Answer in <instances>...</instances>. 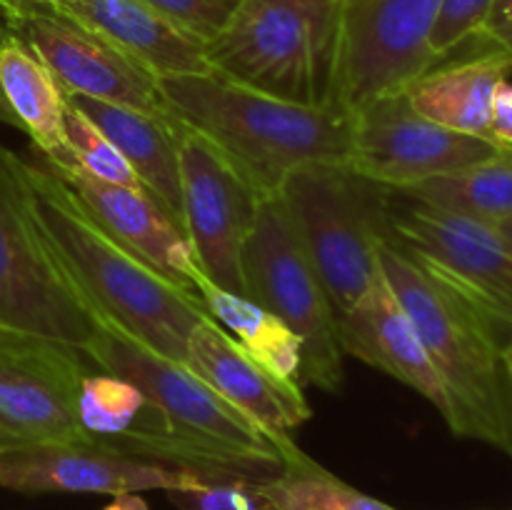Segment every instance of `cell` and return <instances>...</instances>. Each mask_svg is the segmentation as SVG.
I'll list each match as a JSON object with an SVG mask.
<instances>
[{
	"label": "cell",
	"instance_id": "3957f363",
	"mask_svg": "<svg viewBox=\"0 0 512 510\" xmlns=\"http://www.w3.org/2000/svg\"><path fill=\"white\" fill-rule=\"evenodd\" d=\"M378 263L443 380L448 428L512 458V385L498 325L393 240L380 243Z\"/></svg>",
	"mask_w": 512,
	"mask_h": 510
},
{
	"label": "cell",
	"instance_id": "7402d4cb",
	"mask_svg": "<svg viewBox=\"0 0 512 510\" xmlns=\"http://www.w3.org/2000/svg\"><path fill=\"white\" fill-rule=\"evenodd\" d=\"M68 98L43 60L10 33L0 43V120L33 140L48 160L70 158L65 138Z\"/></svg>",
	"mask_w": 512,
	"mask_h": 510
},
{
	"label": "cell",
	"instance_id": "ba28073f",
	"mask_svg": "<svg viewBox=\"0 0 512 510\" xmlns=\"http://www.w3.org/2000/svg\"><path fill=\"white\" fill-rule=\"evenodd\" d=\"M440 0H338L335 103L355 113L408 88L435 65Z\"/></svg>",
	"mask_w": 512,
	"mask_h": 510
},
{
	"label": "cell",
	"instance_id": "30bf717a",
	"mask_svg": "<svg viewBox=\"0 0 512 510\" xmlns=\"http://www.w3.org/2000/svg\"><path fill=\"white\" fill-rule=\"evenodd\" d=\"M180 225L210 283L245 295L243 250L260 195L210 140L180 123Z\"/></svg>",
	"mask_w": 512,
	"mask_h": 510
},
{
	"label": "cell",
	"instance_id": "6da1fadb",
	"mask_svg": "<svg viewBox=\"0 0 512 510\" xmlns=\"http://www.w3.org/2000/svg\"><path fill=\"white\" fill-rule=\"evenodd\" d=\"M30 205L50 248L90 305L113 328L153 353L185 363L188 338L210 318L198 295L180 288L108 233L43 158H23Z\"/></svg>",
	"mask_w": 512,
	"mask_h": 510
},
{
	"label": "cell",
	"instance_id": "e0dca14e",
	"mask_svg": "<svg viewBox=\"0 0 512 510\" xmlns=\"http://www.w3.org/2000/svg\"><path fill=\"white\" fill-rule=\"evenodd\" d=\"M43 160L73 190V195L93 215L95 223L103 225L113 238L128 245L135 255L160 270L165 278L198 295L193 283L203 270L195 263L193 248L183 228L170 218L155 195H150L145 188H130V185L95 178L73 158Z\"/></svg>",
	"mask_w": 512,
	"mask_h": 510
},
{
	"label": "cell",
	"instance_id": "8fae6325",
	"mask_svg": "<svg viewBox=\"0 0 512 510\" xmlns=\"http://www.w3.org/2000/svg\"><path fill=\"white\" fill-rule=\"evenodd\" d=\"M500 150L493 140L455 133L423 118L405 90H398L355 110L348 165L383 188L405 190L483 163Z\"/></svg>",
	"mask_w": 512,
	"mask_h": 510
},
{
	"label": "cell",
	"instance_id": "7a4b0ae2",
	"mask_svg": "<svg viewBox=\"0 0 512 510\" xmlns=\"http://www.w3.org/2000/svg\"><path fill=\"white\" fill-rule=\"evenodd\" d=\"M165 110L215 145L260 195H275L305 163H348L353 113L343 105H300L245 88L218 73L158 78Z\"/></svg>",
	"mask_w": 512,
	"mask_h": 510
},
{
	"label": "cell",
	"instance_id": "836d02e7",
	"mask_svg": "<svg viewBox=\"0 0 512 510\" xmlns=\"http://www.w3.org/2000/svg\"><path fill=\"white\" fill-rule=\"evenodd\" d=\"M103 510H150L145 498H140L138 493H123V495H115L113 503L105 505Z\"/></svg>",
	"mask_w": 512,
	"mask_h": 510
},
{
	"label": "cell",
	"instance_id": "ffe728a7",
	"mask_svg": "<svg viewBox=\"0 0 512 510\" xmlns=\"http://www.w3.org/2000/svg\"><path fill=\"white\" fill-rule=\"evenodd\" d=\"M88 115L123 153L150 195L180 225V123L173 115H153L128 105L105 103L85 95H65ZM183 228V225H180Z\"/></svg>",
	"mask_w": 512,
	"mask_h": 510
},
{
	"label": "cell",
	"instance_id": "484cf974",
	"mask_svg": "<svg viewBox=\"0 0 512 510\" xmlns=\"http://www.w3.org/2000/svg\"><path fill=\"white\" fill-rule=\"evenodd\" d=\"M148 400L128 380L110 373H85L78 393L80 425L93 438H113L133 428Z\"/></svg>",
	"mask_w": 512,
	"mask_h": 510
},
{
	"label": "cell",
	"instance_id": "4dcf8cb0",
	"mask_svg": "<svg viewBox=\"0 0 512 510\" xmlns=\"http://www.w3.org/2000/svg\"><path fill=\"white\" fill-rule=\"evenodd\" d=\"M478 40L512 58V0H493V8Z\"/></svg>",
	"mask_w": 512,
	"mask_h": 510
},
{
	"label": "cell",
	"instance_id": "52a82bcc",
	"mask_svg": "<svg viewBox=\"0 0 512 510\" xmlns=\"http://www.w3.org/2000/svg\"><path fill=\"white\" fill-rule=\"evenodd\" d=\"M243 275L248 298L278 315L303 343L300 383L338 393L343 385L338 318L278 193L260 200L245 240Z\"/></svg>",
	"mask_w": 512,
	"mask_h": 510
},
{
	"label": "cell",
	"instance_id": "5b68a950",
	"mask_svg": "<svg viewBox=\"0 0 512 510\" xmlns=\"http://www.w3.org/2000/svg\"><path fill=\"white\" fill-rule=\"evenodd\" d=\"M290 225L328 293L335 318L378 278V248L390 240V190L348 163H305L278 188Z\"/></svg>",
	"mask_w": 512,
	"mask_h": 510
},
{
	"label": "cell",
	"instance_id": "f1b7e54d",
	"mask_svg": "<svg viewBox=\"0 0 512 510\" xmlns=\"http://www.w3.org/2000/svg\"><path fill=\"white\" fill-rule=\"evenodd\" d=\"M260 485L248 480L205 483L190 490H168V500L178 510H273Z\"/></svg>",
	"mask_w": 512,
	"mask_h": 510
},
{
	"label": "cell",
	"instance_id": "83f0119b",
	"mask_svg": "<svg viewBox=\"0 0 512 510\" xmlns=\"http://www.w3.org/2000/svg\"><path fill=\"white\" fill-rule=\"evenodd\" d=\"M493 0H440L435 15L430 48H433L435 65L440 60L453 58L468 40H478L485 28Z\"/></svg>",
	"mask_w": 512,
	"mask_h": 510
},
{
	"label": "cell",
	"instance_id": "f546056e",
	"mask_svg": "<svg viewBox=\"0 0 512 510\" xmlns=\"http://www.w3.org/2000/svg\"><path fill=\"white\" fill-rule=\"evenodd\" d=\"M208 43L233 13L238 0H140Z\"/></svg>",
	"mask_w": 512,
	"mask_h": 510
},
{
	"label": "cell",
	"instance_id": "d590c367",
	"mask_svg": "<svg viewBox=\"0 0 512 510\" xmlns=\"http://www.w3.org/2000/svg\"><path fill=\"white\" fill-rule=\"evenodd\" d=\"M503 363H505V373H508L510 385H512V338L503 343Z\"/></svg>",
	"mask_w": 512,
	"mask_h": 510
},
{
	"label": "cell",
	"instance_id": "7c38bea8",
	"mask_svg": "<svg viewBox=\"0 0 512 510\" xmlns=\"http://www.w3.org/2000/svg\"><path fill=\"white\" fill-rule=\"evenodd\" d=\"M80 355L98 365L103 373L133 383L170 428L233 448L280 455L273 440L258 425L250 423L185 363L153 353L113 328H100Z\"/></svg>",
	"mask_w": 512,
	"mask_h": 510
},
{
	"label": "cell",
	"instance_id": "cb8c5ba5",
	"mask_svg": "<svg viewBox=\"0 0 512 510\" xmlns=\"http://www.w3.org/2000/svg\"><path fill=\"white\" fill-rule=\"evenodd\" d=\"M400 193L445 213L495 225L512 215V150H500L483 163L423 180Z\"/></svg>",
	"mask_w": 512,
	"mask_h": 510
},
{
	"label": "cell",
	"instance_id": "8d00e7d4",
	"mask_svg": "<svg viewBox=\"0 0 512 510\" xmlns=\"http://www.w3.org/2000/svg\"><path fill=\"white\" fill-rule=\"evenodd\" d=\"M10 35V28H8V20L3 18V15H0V43H3L5 38H8Z\"/></svg>",
	"mask_w": 512,
	"mask_h": 510
},
{
	"label": "cell",
	"instance_id": "2e32d148",
	"mask_svg": "<svg viewBox=\"0 0 512 510\" xmlns=\"http://www.w3.org/2000/svg\"><path fill=\"white\" fill-rule=\"evenodd\" d=\"M185 365L273 440L283 465L303 458L305 453L290 438L313 415L303 385L263 368L213 318L200 320L190 333Z\"/></svg>",
	"mask_w": 512,
	"mask_h": 510
},
{
	"label": "cell",
	"instance_id": "603a6c76",
	"mask_svg": "<svg viewBox=\"0 0 512 510\" xmlns=\"http://www.w3.org/2000/svg\"><path fill=\"white\" fill-rule=\"evenodd\" d=\"M193 285L210 318L220 328L228 330L235 343L250 358L258 360L263 368H268L278 378L300 383L303 343L278 315H273L245 295H235L220 285L210 283L203 273L195 278Z\"/></svg>",
	"mask_w": 512,
	"mask_h": 510
},
{
	"label": "cell",
	"instance_id": "9c48e42d",
	"mask_svg": "<svg viewBox=\"0 0 512 510\" xmlns=\"http://www.w3.org/2000/svg\"><path fill=\"white\" fill-rule=\"evenodd\" d=\"M388 220L395 245L498 328L512 330V253L493 225L445 213L400 190H390Z\"/></svg>",
	"mask_w": 512,
	"mask_h": 510
},
{
	"label": "cell",
	"instance_id": "44dd1931",
	"mask_svg": "<svg viewBox=\"0 0 512 510\" xmlns=\"http://www.w3.org/2000/svg\"><path fill=\"white\" fill-rule=\"evenodd\" d=\"M512 58L483 48L468 58H448L405 88L415 113L455 133L488 138L495 90L510 80Z\"/></svg>",
	"mask_w": 512,
	"mask_h": 510
},
{
	"label": "cell",
	"instance_id": "d6a6232c",
	"mask_svg": "<svg viewBox=\"0 0 512 510\" xmlns=\"http://www.w3.org/2000/svg\"><path fill=\"white\" fill-rule=\"evenodd\" d=\"M55 0H0V15L8 23L23 18V15L35 13V10H53Z\"/></svg>",
	"mask_w": 512,
	"mask_h": 510
},
{
	"label": "cell",
	"instance_id": "4316f807",
	"mask_svg": "<svg viewBox=\"0 0 512 510\" xmlns=\"http://www.w3.org/2000/svg\"><path fill=\"white\" fill-rule=\"evenodd\" d=\"M65 138H68L70 158L93 173L95 178L108 180V183L130 185V188H145L128 160L123 158L113 140L93 123L85 113H80L75 105L68 103L65 110Z\"/></svg>",
	"mask_w": 512,
	"mask_h": 510
},
{
	"label": "cell",
	"instance_id": "1f68e13d",
	"mask_svg": "<svg viewBox=\"0 0 512 510\" xmlns=\"http://www.w3.org/2000/svg\"><path fill=\"white\" fill-rule=\"evenodd\" d=\"M488 138L498 148L512 150V83L503 80L495 90L493 110H490V130Z\"/></svg>",
	"mask_w": 512,
	"mask_h": 510
},
{
	"label": "cell",
	"instance_id": "d4e9b609",
	"mask_svg": "<svg viewBox=\"0 0 512 510\" xmlns=\"http://www.w3.org/2000/svg\"><path fill=\"white\" fill-rule=\"evenodd\" d=\"M273 510H398L355 490L303 455L260 485Z\"/></svg>",
	"mask_w": 512,
	"mask_h": 510
},
{
	"label": "cell",
	"instance_id": "8992f818",
	"mask_svg": "<svg viewBox=\"0 0 512 510\" xmlns=\"http://www.w3.org/2000/svg\"><path fill=\"white\" fill-rule=\"evenodd\" d=\"M0 330L80 350L100 325L33 213L23 158L0 143Z\"/></svg>",
	"mask_w": 512,
	"mask_h": 510
},
{
	"label": "cell",
	"instance_id": "74e56055",
	"mask_svg": "<svg viewBox=\"0 0 512 510\" xmlns=\"http://www.w3.org/2000/svg\"><path fill=\"white\" fill-rule=\"evenodd\" d=\"M5 445H13V443H10V440L5 438V433H3V430H0V448H5Z\"/></svg>",
	"mask_w": 512,
	"mask_h": 510
},
{
	"label": "cell",
	"instance_id": "277c9868",
	"mask_svg": "<svg viewBox=\"0 0 512 510\" xmlns=\"http://www.w3.org/2000/svg\"><path fill=\"white\" fill-rule=\"evenodd\" d=\"M338 0H238L205 43L213 73L300 105L335 103Z\"/></svg>",
	"mask_w": 512,
	"mask_h": 510
},
{
	"label": "cell",
	"instance_id": "d6986e66",
	"mask_svg": "<svg viewBox=\"0 0 512 510\" xmlns=\"http://www.w3.org/2000/svg\"><path fill=\"white\" fill-rule=\"evenodd\" d=\"M53 10L98 33L155 78L213 73L205 40L140 0H55Z\"/></svg>",
	"mask_w": 512,
	"mask_h": 510
},
{
	"label": "cell",
	"instance_id": "4fadbf2b",
	"mask_svg": "<svg viewBox=\"0 0 512 510\" xmlns=\"http://www.w3.org/2000/svg\"><path fill=\"white\" fill-rule=\"evenodd\" d=\"M83 355L35 335L0 330V430L18 443L90 438L78 418Z\"/></svg>",
	"mask_w": 512,
	"mask_h": 510
},
{
	"label": "cell",
	"instance_id": "5bb4252c",
	"mask_svg": "<svg viewBox=\"0 0 512 510\" xmlns=\"http://www.w3.org/2000/svg\"><path fill=\"white\" fill-rule=\"evenodd\" d=\"M0 485L15 493H143L205 485L188 470L150 463L98 438L73 443H18L0 448Z\"/></svg>",
	"mask_w": 512,
	"mask_h": 510
},
{
	"label": "cell",
	"instance_id": "9a60e30c",
	"mask_svg": "<svg viewBox=\"0 0 512 510\" xmlns=\"http://www.w3.org/2000/svg\"><path fill=\"white\" fill-rule=\"evenodd\" d=\"M53 73L65 95L128 105L153 115H168L158 78L93 30L55 10H35L8 23Z\"/></svg>",
	"mask_w": 512,
	"mask_h": 510
},
{
	"label": "cell",
	"instance_id": "e575fe53",
	"mask_svg": "<svg viewBox=\"0 0 512 510\" xmlns=\"http://www.w3.org/2000/svg\"><path fill=\"white\" fill-rule=\"evenodd\" d=\"M493 230H495V233H498V238L503 240L505 248H508L510 253H512V215H510V218L498 220V223L493 225Z\"/></svg>",
	"mask_w": 512,
	"mask_h": 510
},
{
	"label": "cell",
	"instance_id": "ac0fdd59",
	"mask_svg": "<svg viewBox=\"0 0 512 510\" xmlns=\"http://www.w3.org/2000/svg\"><path fill=\"white\" fill-rule=\"evenodd\" d=\"M338 343L343 353L383 370L430 400L448 423L450 400L443 380L408 310L385 280L383 270L368 293L348 313L338 315Z\"/></svg>",
	"mask_w": 512,
	"mask_h": 510
}]
</instances>
